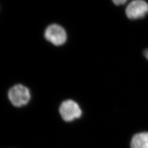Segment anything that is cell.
Returning <instances> with one entry per match:
<instances>
[{
    "mask_svg": "<svg viewBox=\"0 0 148 148\" xmlns=\"http://www.w3.org/2000/svg\"><path fill=\"white\" fill-rule=\"evenodd\" d=\"M125 12L131 21L143 19L148 14V2L146 0H130Z\"/></svg>",
    "mask_w": 148,
    "mask_h": 148,
    "instance_id": "1",
    "label": "cell"
},
{
    "mask_svg": "<svg viewBox=\"0 0 148 148\" xmlns=\"http://www.w3.org/2000/svg\"><path fill=\"white\" fill-rule=\"evenodd\" d=\"M8 97L13 106L21 107L28 103L30 99V93L27 87L17 85L12 87L9 90Z\"/></svg>",
    "mask_w": 148,
    "mask_h": 148,
    "instance_id": "2",
    "label": "cell"
},
{
    "mask_svg": "<svg viewBox=\"0 0 148 148\" xmlns=\"http://www.w3.org/2000/svg\"><path fill=\"white\" fill-rule=\"evenodd\" d=\"M59 112L62 119L66 122H72L79 119L82 114L79 104L71 100L62 103L59 108Z\"/></svg>",
    "mask_w": 148,
    "mask_h": 148,
    "instance_id": "3",
    "label": "cell"
},
{
    "mask_svg": "<svg viewBox=\"0 0 148 148\" xmlns=\"http://www.w3.org/2000/svg\"><path fill=\"white\" fill-rule=\"evenodd\" d=\"M46 40L56 46L63 45L66 40V33L61 26L52 24L46 29L45 32Z\"/></svg>",
    "mask_w": 148,
    "mask_h": 148,
    "instance_id": "4",
    "label": "cell"
},
{
    "mask_svg": "<svg viewBox=\"0 0 148 148\" xmlns=\"http://www.w3.org/2000/svg\"><path fill=\"white\" fill-rule=\"evenodd\" d=\"M131 148H148V132H142L135 134L131 139Z\"/></svg>",
    "mask_w": 148,
    "mask_h": 148,
    "instance_id": "5",
    "label": "cell"
},
{
    "mask_svg": "<svg viewBox=\"0 0 148 148\" xmlns=\"http://www.w3.org/2000/svg\"><path fill=\"white\" fill-rule=\"evenodd\" d=\"M130 0H112V2L117 7H121L126 5L128 3Z\"/></svg>",
    "mask_w": 148,
    "mask_h": 148,
    "instance_id": "6",
    "label": "cell"
},
{
    "mask_svg": "<svg viewBox=\"0 0 148 148\" xmlns=\"http://www.w3.org/2000/svg\"><path fill=\"white\" fill-rule=\"evenodd\" d=\"M143 54H144V56H145V57L147 58V59L148 60V48L145 49L143 51Z\"/></svg>",
    "mask_w": 148,
    "mask_h": 148,
    "instance_id": "7",
    "label": "cell"
}]
</instances>
